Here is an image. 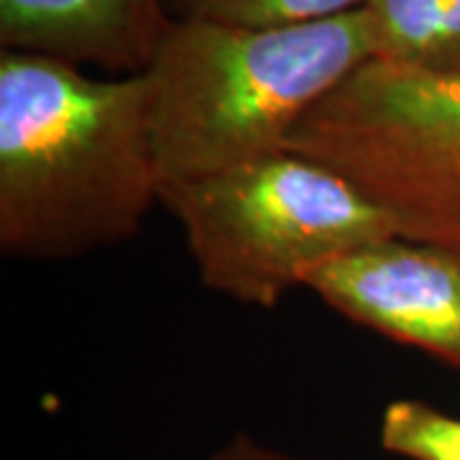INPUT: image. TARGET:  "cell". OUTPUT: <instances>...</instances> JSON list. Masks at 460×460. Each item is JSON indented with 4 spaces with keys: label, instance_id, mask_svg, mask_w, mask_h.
Returning <instances> with one entry per match:
<instances>
[{
    "label": "cell",
    "instance_id": "1",
    "mask_svg": "<svg viewBox=\"0 0 460 460\" xmlns=\"http://www.w3.org/2000/svg\"><path fill=\"white\" fill-rule=\"evenodd\" d=\"M162 195L144 72L98 80L0 51V251L65 261L138 233Z\"/></svg>",
    "mask_w": 460,
    "mask_h": 460
},
{
    "label": "cell",
    "instance_id": "2",
    "mask_svg": "<svg viewBox=\"0 0 460 460\" xmlns=\"http://www.w3.org/2000/svg\"><path fill=\"white\" fill-rule=\"evenodd\" d=\"M374 54L363 8L277 29L172 23L144 72L162 187L284 151L296 123Z\"/></svg>",
    "mask_w": 460,
    "mask_h": 460
},
{
    "label": "cell",
    "instance_id": "3",
    "mask_svg": "<svg viewBox=\"0 0 460 460\" xmlns=\"http://www.w3.org/2000/svg\"><path fill=\"white\" fill-rule=\"evenodd\" d=\"M199 279L217 295L271 310L314 266L399 235L394 217L341 172L277 151L228 172L162 187Z\"/></svg>",
    "mask_w": 460,
    "mask_h": 460
},
{
    "label": "cell",
    "instance_id": "4",
    "mask_svg": "<svg viewBox=\"0 0 460 460\" xmlns=\"http://www.w3.org/2000/svg\"><path fill=\"white\" fill-rule=\"evenodd\" d=\"M287 148L361 187L399 235L460 251V75L368 59L296 123Z\"/></svg>",
    "mask_w": 460,
    "mask_h": 460
},
{
    "label": "cell",
    "instance_id": "5",
    "mask_svg": "<svg viewBox=\"0 0 460 460\" xmlns=\"http://www.w3.org/2000/svg\"><path fill=\"white\" fill-rule=\"evenodd\" d=\"M305 289L350 323L460 371V251L392 235L314 266Z\"/></svg>",
    "mask_w": 460,
    "mask_h": 460
},
{
    "label": "cell",
    "instance_id": "6",
    "mask_svg": "<svg viewBox=\"0 0 460 460\" xmlns=\"http://www.w3.org/2000/svg\"><path fill=\"white\" fill-rule=\"evenodd\" d=\"M169 26L162 0H0V49L115 77L146 72Z\"/></svg>",
    "mask_w": 460,
    "mask_h": 460
},
{
    "label": "cell",
    "instance_id": "7",
    "mask_svg": "<svg viewBox=\"0 0 460 460\" xmlns=\"http://www.w3.org/2000/svg\"><path fill=\"white\" fill-rule=\"evenodd\" d=\"M374 59L428 75H460V0H366Z\"/></svg>",
    "mask_w": 460,
    "mask_h": 460
},
{
    "label": "cell",
    "instance_id": "8",
    "mask_svg": "<svg viewBox=\"0 0 460 460\" xmlns=\"http://www.w3.org/2000/svg\"><path fill=\"white\" fill-rule=\"evenodd\" d=\"M366 0H162L172 23L205 21L243 29L313 23L358 11Z\"/></svg>",
    "mask_w": 460,
    "mask_h": 460
},
{
    "label": "cell",
    "instance_id": "9",
    "mask_svg": "<svg viewBox=\"0 0 460 460\" xmlns=\"http://www.w3.org/2000/svg\"><path fill=\"white\" fill-rule=\"evenodd\" d=\"M378 445L407 460H460V417L422 399H394L381 411Z\"/></svg>",
    "mask_w": 460,
    "mask_h": 460
},
{
    "label": "cell",
    "instance_id": "10",
    "mask_svg": "<svg viewBox=\"0 0 460 460\" xmlns=\"http://www.w3.org/2000/svg\"><path fill=\"white\" fill-rule=\"evenodd\" d=\"M208 460H314L305 456H292L287 450L271 447V445L259 443L256 438H251L246 432L230 438L217 453H213Z\"/></svg>",
    "mask_w": 460,
    "mask_h": 460
}]
</instances>
